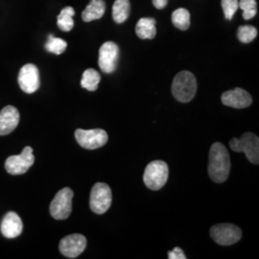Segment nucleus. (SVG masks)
Masks as SVG:
<instances>
[{
  "label": "nucleus",
  "instance_id": "obj_13",
  "mask_svg": "<svg viewBox=\"0 0 259 259\" xmlns=\"http://www.w3.org/2000/svg\"><path fill=\"white\" fill-rule=\"evenodd\" d=\"M221 100L225 106L233 109H245L250 107L252 103L250 93L240 88L223 93Z\"/></svg>",
  "mask_w": 259,
  "mask_h": 259
},
{
  "label": "nucleus",
  "instance_id": "obj_6",
  "mask_svg": "<svg viewBox=\"0 0 259 259\" xmlns=\"http://www.w3.org/2000/svg\"><path fill=\"white\" fill-rule=\"evenodd\" d=\"M75 139L81 147L95 150L104 146L108 142V134L105 130L78 129L75 131Z\"/></svg>",
  "mask_w": 259,
  "mask_h": 259
},
{
  "label": "nucleus",
  "instance_id": "obj_8",
  "mask_svg": "<svg viewBox=\"0 0 259 259\" xmlns=\"http://www.w3.org/2000/svg\"><path fill=\"white\" fill-rule=\"evenodd\" d=\"M111 189L110 186L103 183H97L93 185L90 206L93 212L96 214H104L111 207Z\"/></svg>",
  "mask_w": 259,
  "mask_h": 259
},
{
  "label": "nucleus",
  "instance_id": "obj_23",
  "mask_svg": "<svg viewBox=\"0 0 259 259\" xmlns=\"http://www.w3.org/2000/svg\"><path fill=\"white\" fill-rule=\"evenodd\" d=\"M255 0H240L238 1V7L243 10V19L246 20L253 19L257 13Z\"/></svg>",
  "mask_w": 259,
  "mask_h": 259
},
{
  "label": "nucleus",
  "instance_id": "obj_4",
  "mask_svg": "<svg viewBox=\"0 0 259 259\" xmlns=\"http://www.w3.org/2000/svg\"><path fill=\"white\" fill-rule=\"evenodd\" d=\"M232 151L245 153L251 163L257 165L259 162V139L252 133H245L240 139H232L230 141Z\"/></svg>",
  "mask_w": 259,
  "mask_h": 259
},
{
  "label": "nucleus",
  "instance_id": "obj_15",
  "mask_svg": "<svg viewBox=\"0 0 259 259\" xmlns=\"http://www.w3.org/2000/svg\"><path fill=\"white\" fill-rule=\"evenodd\" d=\"M0 230L3 236L8 239H13L21 234L23 224L17 213L10 211L3 217L0 225Z\"/></svg>",
  "mask_w": 259,
  "mask_h": 259
},
{
  "label": "nucleus",
  "instance_id": "obj_19",
  "mask_svg": "<svg viewBox=\"0 0 259 259\" xmlns=\"http://www.w3.org/2000/svg\"><path fill=\"white\" fill-rule=\"evenodd\" d=\"M74 16L75 11L72 7L68 6V7L64 8L61 11V13L57 19L58 27L64 32L71 31L74 27V20H73Z\"/></svg>",
  "mask_w": 259,
  "mask_h": 259
},
{
  "label": "nucleus",
  "instance_id": "obj_27",
  "mask_svg": "<svg viewBox=\"0 0 259 259\" xmlns=\"http://www.w3.org/2000/svg\"><path fill=\"white\" fill-rule=\"evenodd\" d=\"M168 0H153V5L157 9H163L166 7Z\"/></svg>",
  "mask_w": 259,
  "mask_h": 259
},
{
  "label": "nucleus",
  "instance_id": "obj_20",
  "mask_svg": "<svg viewBox=\"0 0 259 259\" xmlns=\"http://www.w3.org/2000/svg\"><path fill=\"white\" fill-rule=\"evenodd\" d=\"M101 81V76L93 68L84 70L81 80V85L89 92H95L98 89V84Z\"/></svg>",
  "mask_w": 259,
  "mask_h": 259
},
{
  "label": "nucleus",
  "instance_id": "obj_16",
  "mask_svg": "<svg viewBox=\"0 0 259 259\" xmlns=\"http://www.w3.org/2000/svg\"><path fill=\"white\" fill-rule=\"evenodd\" d=\"M106 12V3L104 0H91L89 5L82 13V19L84 22H91L102 18Z\"/></svg>",
  "mask_w": 259,
  "mask_h": 259
},
{
  "label": "nucleus",
  "instance_id": "obj_14",
  "mask_svg": "<svg viewBox=\"0 0 259 259\" xmlns=\"http://www.w3.org/2000/svg\"><path fill=\"white\" fill-rule=\"evenodd\" d=\"M20 115L17 108L6 106L0 111V136L11 134L19 125Z\"/></svg>",
  "mask_w": 259,
  "mask_h": 259
},
{
  "label": "nucleus",
  "instance_id": "obj_17",
  "mask_svg": "<svg viewBox=\"0 0 259 259\" xmlns=\"http://www.w3.org/2000/svg\"><path fill=\"white\" fill-rule=\"evenodd\" d=\"M136 33L141 39H152L157 35L156 20L152 18L139 19L136 26Z\"/></svg>",
  "mask_w": 259,
  "mask_h": 259
},
{
  "label": "nucleus",
  "instance_id": "obj_5",
  "mask_svg": "<svg viewBox=\"0 0 259 259\" xmlns=\"http://www.w3.org/2000/svg\"><path fill=\"white\" fill-rule=\"evenodd\" d=\"M73 191L69 187H65L56 194L50 204L49 211L56 220H65L72 211Z\"/></svg>",
  "mask_w": 259,
  "mask_h": 259
},
{
  "label": "nucleus",
  "instance_id": "obj_18",
  "mask_svg": "<svg viewBox=\"0 0 259 259\" xmlns=\"http://www.w3.org/2000/svg\"><path fill=\"white\" fill-rule=\"evenodd\" d=\"M131 12L130 0H115L112 6V19L120 24L129 18Z\"/></svg>",
  "mask_w": 259,
  "mask_h": 259
},
{
  "label": "nucleus",
  "instance_id": "obj_10",
  "mask_svg": "<svg viewBox=\"0 0 259 259\" xmlns=\"http://www.w3.org/2000/svg\"><path fill=\"white\" fill-rule=\"evenodd\" d=\"M87 247V238L83 234L74 233L64 237L59 245V250L68 258L78 257Z\"/></svg>",
  "mask_w": 259,
  "mask_h": 259
},
{
  "label": "nucleus",
  "instance_id": "obj_3",
  "mask_svg": "<svg viewBox=\"0 0 259 259\" xmlns=\"http://www.w3.org/2000/svg\"><path fill=\"white\" fill-rule=\"evenodd\" d=\"M169 176V168L166 162L162 160H155L150 162L145 168L143 181L151 190H159L165 184Z\"/></svg>",
  "mask_w": 259,
  "mask_h": 259
},
{
  "label": "nucleus",
  "instance_id": "obj_22",
  "mask_svg": "<svg viewBox=\"0 0 259 259\" xmlns=\"http://www.w3.org/2000/svg\"><path fill=\"white\" fill-rule=\"evenodd\" d=\"M66 47H67V44L63 38L55 37L53 35H49L48 40L46 45V49L48 52L56 55H61L65 52Z\"/></svg>",
  "mask_w": 259,
  "mask_h": 259
},
{
  "label": "nucleus",
  "instance_id": "obj_21",
  "mask_svg": "<svg viewBox=\"0 0 259 259\" xmlns=\"http://www.w3.org/2000/svg\"><path fill=\"white\" fill-rule=\"evenodd\" d=\"M172 21L178 29L185 31L190 27V14L186 9L179 8L173 12Z\"/></svg>",
  "mask_w": 259,
  "mask_h": 259
},
{
  "label": "nucleus",
  "instance_id": "obj_2",
  "mask_svg": "<svg viewBox=\"0 0 259 259\" xmlns=\"http://www.w3.org/2000/svg\"><path fill=\"white\" fill-rule=\"evenodd\" d=\"M197 92V81L190 71H181L175 76L172 83V93L178 101L190 102Z\"/></svg>",
  "mask_w": 259,
  "mask_h": 259
},
{
  "label": "nucleus",
  "instance_id": "obj_12",
  "mask_svg": "<svg viewBox=\"0 0 259 259\" xmlns=\"http://www.w3.org/2000/svg\"><path fill=\"white\" fill-rule=\"evenodd\" d=\"M19 87L28 94L36 93L39 88V72L37 66L33 64L23 65L19 73Z\"/></svg>",
  "mask_w": 259,
  "mask_h": 259
},
{
  "label": "nucleus",
  "instance_id": "obj_7",
  "mask_svg": "<svg viewBox=\"0 0 259 259\" xmlns=\"http://www.w3.org/2000/svg\"><path fill=\"white\" fill-rule=\"evenodd\" d=\"M35 157L33 155V149L26 146L22 150L20 155L11 156L5 161V168L11 175H22L33 166Z\"/></svg>",
  "mask_w": 259,
  "mask_h": 259
},
{
  "label": "nucleus",
  "instance_id": "obj_24",
  "mask_svg": "<svg viewBox=\"0 0 259 259\" xmlns=\"http://www.w3.org/2000/svg\"><path fill=\"white\" fill-rule=\"evenodd\" d=\"M257 36V30L250 25H243L238 28L237 37L243 44H250Z\"/></svg>",
  "mask_w": 259,
  "mask_h": 259
},
{
  "label": "nucleus",
  "instance_id": "obj_9",
  "mask_svg": "<svg viewBox=\"0 0 259 259\" xmlns=\"http://www.w3.org/2000/svg\"><path fill=\"white\" fill-rule=\"evenodd\" d=\"M210 236L221 246H231L240 240L242 232L232 224H218L210 229Z\"/></svg>",
  "mask_w": 259,
  "mask_h": 259
},
{
  "label": "nucleus",
  "instance_id": "obj_26",
  "mask_svg": "<svg viewBox=\"0 0 259 259\" xmlns=\"http://www.w3.org/2000/svg\"><path fill=\"white\" fill-rule=\"evenodd\" d=\"M168 258L169 259H185V252L179 247H176L174 250H170L168 252Z\"/></svg>",
  "mask_w": 259,
  "mask_h": 259
},
{
  "label": "nucleus",
  "instance_id": "obj_11",
  "mask_svg": "<svg viewBox=\"0 0 259 259\" xmlns=\"http://www.w3.org/2000/svg\"><path fill=\"white\" fill-rule=\"evenodd\" d=\"M119 57L118 46L112 41H107L99 50V66L103 72L112 73L116 69Z\"/></svg>",
  "mask_w": 259,
  "mask_h": 259
},
{
  "label": "nucleus",
  "instance_id": "obj_25",
  "mask_svg": "<svg viewBox=\"0 0 259 259\" xmlns=\"http://www.w3.org/2000/svg\"><path fill=\"white\" fill-rule=\"evenodd\" d=\"M221 5L226 19L232 20L235 12L239 8L238 0H222Z\"/></svg>",
  "mask_w": 259,
  "mask_h": 259
},
{
  "label": "nucleus",
  "instance_id": "obj_1",
  "mask_svg": "<svg viewBox=\"0 0 259 259\" xmlns=\"http://www.w3.org/2000/svg\"><path fill=\"white\" fill-rule=\"evenodd\" d=\"M231 171V158L227 148L220 142L212 144L209 151L208 175L214 183L226 182Z\"/></svg>",
  "mask_w": 259,
  "mask_h": 259
}]
</instances>
